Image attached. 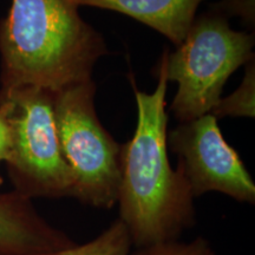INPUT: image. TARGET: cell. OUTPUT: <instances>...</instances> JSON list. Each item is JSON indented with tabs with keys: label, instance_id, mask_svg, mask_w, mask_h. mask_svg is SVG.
Masks as SVG:
<instances>
[{
	"label": "cell",
	"instance_id": "cell-1",
	"mask_svg": "<svg viewBox=\"0 0 255 255\" xmlns=\"http://www.w3.org/2000/svg\"><path fill=\"white\" fill-rule=\"evenodd\" d=\"M158 64L157 87L151 94L138 90L132 76L137 104V126L129 142L121 144V176L117 205L132 246L141 248L157 242L176 241L196 223L194 196L178 169L168 157L165 111L167 60Z\"/></svg>",
	"mask_w": 255,
	"mask_h": 255
},
{
	"label": "cell",
	"instance_id": "cell-2",
	"mask_svg": "<svg viewBox=\"0 0 255 255\" xmlns=\"http://www.w3.org/2000/svg\"><path fill=\"white\" fill-rule=\"evenodd\" d=\"M108 50L71 0H11L0 20V91L56 92L91 79Z\"/></svg>",
	"mask_w": 255,
	"mask_h": 255
},
{
	"label": "cell",
	"instance_id": "cell-3",
	"mask_svg": "<svg viewBox=\"0 0 255 255\" xmlns=\"http://www.w3.org/2000/svg\"><path fill=\"white\" fill-rule=\"evenodd\" d=\"M254 36L235 31L225 14L212 9L195 18L176 51L168 55V82H176L171 113L182 122L210 114L229 76L253 60Z\"/></svg>",
	"mask_w": 255,
	"mask_h": 255
},
{
	"label": "cell",
	"instance_id": "cell-4",
	"mask_svg": "<svg viewBox=\"0 0 255 255\" xmlns=\"http://www.w3.org/2000/svg\"><path fill=\"white\" fill-rule=\"evenodd\" d=\"M11 145L6 169L14 191L28 200L75 197V178L63 158L52 92L39 88L0 91Z\"/></svg>",
	"mask_w": 255,
	"mask_h": 255
},
{
	"label": "cell",
	"instance_id": "cell-5",
	"mask_svg": "<svg viewBox=\"0 0 255 255\" xmlns=\"http://www.w3.org/2000/svg\"><path fill=\"white\" fill-rule=\"evenodd\" d=\"M92 79L52 92L53 115L63 158L75 178V199L95 208L116 205L121 176V144L95 111Z\"/></svg>",
	"mask_w": 255,
	"mask_h": 255
},
{
	"label": "cell",
	"instance_id": "cell-6",
	"mask_svg": "<svg viewBox=\"0 0 255 255\" xmlns=\"http://www.w3.org/2000/svg\"><path fill=\"white\" fill-rule=\"evenodd\" d=\"M167 143L177 155V169L194 199L219 191L239 202L254 205L253 178L238 152L223 138L218 119L212 114L180 123L169 132Z\"/></svg>",
	"mask_w": 255,
	"mask_h": 255
},
{
	"label": "cell",
	"instance_id": "cell-7",
	"mask_svg": "<svg viewBox=\"0 0 255 255\" xmlns=\"http://www.w3.org/2000/svg\"><path fill=\"white\" fill-rule=\"evenodd\" d=\"M17 191L0 193V255H39L75 246Z\"/></svg>",
	"mask_w": 255,
	"mask_h": 255
},
{
	"label": "cell",
	"instance_id": "cell-8",
	"mask_svg": "<svg viewBox=\"0 0 255 255\" xmlns=\"http://www.w3.org/2000/svg\"><path fill=\"white\" fill-rule=\"evenodd\" d=\"M75 5L91 6L129 15L154 28L178 46L196 18L205 0H71Z\"/></svg>",
	"mask_w": 255,
	"mask_h": 255
},
{
	"label": "cell",
	"instance_id": "cell-9",
	"mask_svg": "<svg viewBox=\"0 0 255 255\" xmlns=\"http://www.w3.org/2000/svg\"><path fill=\"white\" fill-rule=\"evenodd\" d=\"M132 241L126 225L116 219L97 238L84 245L39 255H129Z\"/></svg>",
	"mask_w": 255,
	"mask_h": 255
},
{
	"label": "cell",
	"instance_id": "cell-10",
	"mask_svg": "<svg viewBox=\"0 0 255 255\" xmlns=\"http://www.w3.org/2000/svg\"><path fill=\"white\" fill-rule=\"evenodd\" d=\"M254 63H248L244 81L228 97L221 98L210 114L213 116H247L254 117Z\"/></svg>",
	"mask_w": 255,
	"mask_h": 255
},
{
	"label": "cell",
	"instance_id": "cell-11",
	"mask_svg": "<svg viewBox=\"0 0 255 255\" xmlns=\"http://www.w3.org/2000/svg\"><path fill=\"white\" fill-rule=\"evenodd\" d=\"M129 255H216L205 238L197 237L190 242L165 241L137 248Z\"/></svg>",
	"mask_w": 255,
	"mask_h": 255
},
{
	"label": "cell",
	"instance_id": "cell-12",
	"mask_svg": "<svg viewBox=\"0 0 255 255\" xmlns=\"http://www.w3.org/2000/svg\"><path fill=\"white\" fill-rule=\"evenodd\" d=\"M214 9L227 18L229 15H238L247 24H254V0H221Z\"/></svg>",
	"mask_w": 255,
	"mask_h": 255
},
{
	"label": "cell",
	"instance_id": "cell-13",
	"mask_svg": "<svg viewBox=\"0 0 255 255\" xmlns=\"http://www.w3.org/2000/svg\"><path fill=\"white\" fill-rule=\"evenodd\" d=\"M9 145H11V131H9V124L7 121V114L2 104H0V164L7 158ZM2 180L0 175V187H1Z\"/></svg>",
	"mask_w": 255,
	"mask_h": 255
}]
</instances>
